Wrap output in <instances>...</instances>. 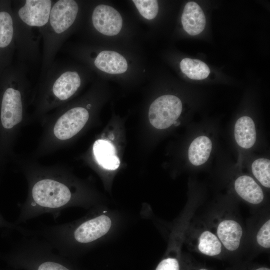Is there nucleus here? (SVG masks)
Segmentation results:
<instances>
[{
    "instance_id": "nucleus-24",
    "label": "nucleus",
    "mask_w": 270,
    "mask_h": 270,
    "mask_svg": "<svg viewBox=\"0 0 270 270\" xmlns=\"http://www.w3.org/2000/svg\"><path fill=\"white\" fill-rule=\"evenodd\" d=\"M8 0H0V10L7 3Z\"/></svg>"
},
{
    "instance_id": "nucleus-26",
    "label": "nucleus",
    "mask_w": 270,
    "mask_h": 270,
    "mask_svg": "<svg viewBox=\"0 0 270 270\" xmlns=\"http://www.w3.org/2000/svg\"><path fill=\"white\" fill-rule=\"evenodd\" d=\"M199 270H208L206 268H202L200 269Z\"/></svg>"
},
{
    "instance_id": "nucleus-8",
    "label": "nucleus",
    "mask_w": 270,
    "mask_h": 270,
    "mask_svg": "<svg viewBox=\"0 0 270 270\" xmlns=\"http://www.w3.org/2000/svg\"><path fill=\"white\" fill-rule=\"evenodd\" d=\"M16 52L12 0L0 10V76L12 65Z\"/></svg>"
},
{
    "instance_id": "nucleus-6",
    "label": "nucleus",
    "mask_w": 270,
    "mask_h": 270,
    "mask_svg": "<svg viewBox=\"0 0 270 270\" xmlns=\"http://www.w3.org/2000/svg\"><path fill=\"white\" fill-rule=\"evenodd\" d=\"M91 104L86 108L76 106L68 108L64 105L58 107L50 126V138L53 142L62 144L77 134L88 122Z\"/></svg>"
},
{
    "instance_id": "nucleus-4",
    "label": "nucleus",
    "mask_w": 270,
    "mask_h": 270,
    "mask_svg": "<svg viewBox=\"0 0 270 270\" xmlns=\"http://www.w3.org/2000/svg\"><path fill=\"white\" fill-rule=\"evenodd\" d=\"M81 84L78 72L69 68L63 62L54 60L41 76L36 92L32 98L36 113L43 114L64 104Z\"/></svg>"
},
{
    "instance_id": "nucleus-25",
    "label": "nucleus",
    "mask_w": 270,
    "mask_h": 270,
    "mask_svg": "<svg viewBox=\"0 0 270 270\" xmlns=\"http://www.w3.org/2000/svg\"><path fill=\"white\" fill-rule=\"evenodd\" d=\"M256 270H270V269L268 268L262 267V268H258L256 269Z\"/></svg>"
},
{
    "instance_id": "nucleus-5",
    "label": "nucleus",
    "mask_w": 270,
    "mask_h": 270,
    "mask_svg": "<svg viewBox=\"0 0 270 270\" xmlns=\"http://www.w3.org/2000/svg\"><path fill=\"white\" fill-rule=\"evenodd\" d=\"M78 12L79 6L76 0H54L47 24L39 30L42 40L41 76L55 60Z\"/></svg>"
},
{
    "instance_id": "nucleus-19",
    "label": "nucleus",
    "mask_w": 270,
    "mask_h": 270,
    "mask_svg": "<svg viewBox=\"0 0 270 270\" xmlns=\"http://www.w3.org/2000/svg\"><path fill=\"white\" fill-rule=\"evenodd\" d=\"M252 172L261 184L268 188L270 187V161L265 158H258L252 164Z\"/></svg>"
},
{
    "instance_id": "nucleus-12",
    "label": "nucleus",
    "mask_w": 270,
    "mask_h": 270,
    "mask_svg": "<svg viewBox=\"0 0 270 270\" xmlns=\"http://www.w3.org/2000/svg\"><path fill=\"white\" fill-rule=\"evenodd\" d=\"M94 63L99 70L110 74H122L128 69L126 58L112 50L100 52L95 58Z\"/></svg>"
},
{
    "instance_id": "nucleus-23",
    "label": "nucleus",
    "mask_w": 270,
    "mask_h": 270,
    "mask_svg": "<svg viewBox=\"0 0 270 270\" xmlns=\"http://www.w3.org/2000/svg\"><path fill=\"white\" fill-rule=\"evenodd\" d=\"M6 228L12 230H16L20 232L22 231L24 228L18 226L16 224L12 223L8 221L3 216L0 214V228Z\"/></svg>"
},
{
    "instance_id": "nucleus-14",
    "label": "nucleus",
    "mask_w": 270,
    "mask_h": 270,
    "mask_svg": "<svg viewBox=\"0 0 270 270\" xmlns=\"http://www.w3.org/2000/svg\"><path fill=\"white\" fill-rule=\"evenodd\" d=\"M95 159L98 164L108 170H115L120 164L119 158L116 155L114 146L109 140H98L93 146Z\"/></svg>"
},
{
    "instance_id": "nucleus-7",
    "label": "nucleus",
    "mask_w": 270,
    "mask_h": 270,
    "mask_svg": "<svg viewBox=\"0 0 270 270\" xmlns=\"http://www.w3.org/2000/svg\"><path fill=\"white\" fill-rule=\"evenodd\" d=\"M182 107V102L177 96L171 94L160 96L155 100L150 106V122L157 129L168 128L178 118Z\"/></svg>"
},
{
    "instance_id": "nucleus-16",
    "label": "nucleus",
    "mask_w": 270,
    "mask_h": 270,
    "mask_svg": "<svg viewBox=\"0 0 270 270\" xmlns=\"http://www.w3.org/2000/svg\"><path fill=\"white\" fill-rule=\"evenodd\" d=\"M212 148V141L208 137L204 136L197 137L192 142L188 148L190 162L196 166L204 164L209 158Z\"/></svg>"
},
{
    "instance_id": "nucleus-18",
    "label": "nucleus",
    "mask_w": 270,
    "mask_h": 270,
    "mask_svg": "<svg viewBox=\"0 0 270 270\" xmlns=\"http://www.w3.org/2000/svg\"><path fill=\"white\" fill-rule=\"evenodd\" d=\"M222 246L216 234L209 230L202 231L198 238L197 248L200 252L208 256L220 254Z\"/></svg>"
},
{
    "instance_id": "nucleus-22",
    "label": "nucleus",
    "mask_w": 270,
    "mask_h": 270,
    "mask_svg": "<svg viewBox=\"0 0 270 270\" xmlns=\"http://www.w3.org/2000/svg\"><path fill=\"white\" fill-rule=\"evenodd\" d=\"M156 270H180L179 262L176 258L168 257L158 264Z\"/></svg>"
},
{
    "instance_id": "nucleus-1",
    "label": "nucleus",
    "mask_w": 270,
    "mask_h": 270,
    "mask_svg": "<svg viewBox=\"0 0 270 270\" xmlns=\"http://www.w3.org/2000/svg\"><path fill=\"white\" fill-rule=\"evenodd\" d=\"M24 172L28 194L20 206L16 224L46 214L56 218L64 209L90 208L92 203L90 198L82 196L75 182L62 168L32 166L25 167Z\"/></svg>"
},
{
    "instance_id": "nucleus-3",
    "label": "nucleus",
    "mask_w": 270,
    "mask_h": 270,
    "mask_svg": "<svg viewBox=\"0 0 270 270\" xmlns=\"http://www.w3.org/2000/svg\"><path fill=\"white\" fill-rule=\"evenodd\" d=\"M54 0H12L16 52L19 63L26 66L42 58L39 30L48 22Z\"/></svg>"
},
{
    "instance_id": "nucleus-15",
    "label": "nucleus",
    "mask_w": 270,
    "mask_h": 270,
    "mask_svg": "<svg viewBox=\"0 0 270 270\" xmlns=\"http://www.w3.org/2000/svg\"><path fill=\"white\" fill-rule=\"evenodd\" d=\"M234 134L239 146L244 148L252 147L256 140L255 124L252 118L248 116L239 118L235 124Z\"/></svg>"
},
{
    "instance_id": "nucleus-10",
    "label": "nucleus",
    "mask_w": 270,
    "mask_h": 270,
    "mask_svg": "<svg viewBox=\"0 0 270 270\" xmlns=\"http://www.w3.org/2000/svg\"><path fill=\"white\" fill-rule=\"evenodd\" d=\"M216 233L224 248L229 251H234L240 246L243 230L237 221L232 219H224L218 222Z\"/></svg>"
},
{
    "instance_id": "nucleus-11",
    "label": "nucleus",
    "mask_w": 270,
    "mask_h": 270,
    "mask_svg": "<svg viewBox=\"0 0 270 270\" xmlns=\"http://www.w3.org/2000/svg\"><path fill=\"white\" fill-rule=\"evenodd\" d=\"M181 20L184 30L190 35H198L205 28L206 20L204 14L196 2H190L186 4Z\"/></svg>"
},
{
    "instance_id": "nucleus-2",
    "label": "nucleus",
    "mask_w": 270,
    "mask_h": 270,
    "mask_svg": "<svg viewBox=\"0 0 270 270\" xmlns=\"http://www.w3.org/2000/svg\"><path fill=\"white\" fill-rule=\"evenodd\" d=\"M26 67L11 65L0 76V150L12 149L26 112L30 92Z\"/></svg>"
},
{
    "instance_id": "nucleus-9",
    "label": "nucleus",
    "mask_w": 270,
    "mask_h": 270,
    "mask_svg": "<svg viewBox=\"0 0 270 270\" xmlns=\"http://www.w3.org/2000/svg\"><path fill=\"white\" fill-rule=\"evenodd\" d=\"M91 18L94 28L106 36H113L118 34L122 26L120 14L114 8L105 4L96 6Z\"/></svg>"
},
{
    "instance_id": "nucleus-13",
    "label": "nucleus",
    "mask_w": 270,
    "mask_h": 270,
    "mask_svg": "<svg viewBox=\"0 0 270 270\" xmlns=\"http://www.w3.org/2000/svg\"><path fill=\"white\" fill-rule=\"evenodd\" d=\"M234 186L237 194L248 203L258 204L264 200V194L262 188L248 176L238 177L235 180Z\"/></svg>"
},
{
    "instance_id": "nucleus-17",
    "label": "nucleus",
    "mask_w": 270,
    "mask_h": 270,
    "mask_svg": "<svg viewBox=\"0 0 270 270\" xmlns=\"http://www.w3.org/2000/svg\"><path fill=\"white\" fill-rule=\"evenodd\" d=\"M182 72L188 78L201 80L206 78L210 73L208 66L204 62L197 59L184 58L180 62Z\"/></svg>"
},
{
    "instance_id": "nucleus-20",
    "label": "nucleus",
    "mask_w": 270,
    "mask_h": 270,
    "mask_svg": "<svg viewBox=\"0 0 270 270\" xmlns=\"http://www.w3.org/2000/svg\"><path fill=\"white\" fill-rule=\"evenodd\" d=\"M140 14L147 20L155 18L158 13V4L156 0H132Z\"/></svg>"
},
{
    "instance_id": "nucleus-21",
    "label": "nucleus",
    "mask_w": 270,
    "mask_h": 270,
    "mask_svg": "<svg viewBox=\"0 0 270 270\" xmlns=\"http://www.w3.org/2000/svg\"><path fill=\"white\" fill-rule=\"evenodd\" d=\"M258 244L265 248H270V220L268 219L258 230L256 235Z\"/></svg>"
}]
</instances>
